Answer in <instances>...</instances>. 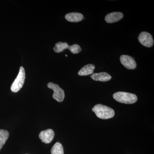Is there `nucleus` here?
Instances as JSON below:
<instances>
[{
	"label": "nucleus",
	"instance_id": "nucleus-1",
	"mask_svg": "<svg viewBox=\"0 0 154 154\" xmlns=\"http://www.w3.org/2000/svg\"><path fill=\"white\" fill-rule=\"evenodd\" d=\"M92 111L96 116L101 119H107L113 118L115 112L112 108L102 104H97L93 108Z\"/></svg>",
	"mask_w": 154,
	"mask_h": 154
},
{
	"label": "nucleus",
	"instance_id": "nucleus-2",
	"mask_svg": "<svg viewBox=\"0 0 154 154\" xmlns=\"http://www.w3.org/2000/svg\"><path fill=\"white\" fill-rule=\"evenodd\" d=\"M113 98L116 101L120 103L132 104L137 101L136 95L124 92H118L113 94Z\"/></svg>",
	"mask_w": 154,
	"mask_h": 154
},
{
	"label": "nucleus",
	"instance_id": "nucleus-3",
	"mask_svg": "<svg viewBox=\"0 0 154 154\" xmlns=\"http://www.w3.org/2000/svg\"><path fill=\"white\" fill-rule=\"evenodd\" d=\"M25 70L23 66L20 67L18 75L11 86V91L14 93H17L20 91L25 83Z\"/></svg>",
	"mask_w": 154,
	"mask_h": 154
},
{
	"label": "nucleus",
	"instance_id": "nucleus-4",
	"mask_svg": "<svg viewBox=\"0 0 154 154\" xmlns=\"http://www.w3.org/2000/svg\"><path fill=\"white\" fill-rule=\"evenodd\" d=\"M53 49L54 51L56 53L61 52L65 49H68L74 54L79 53L82 51V48L79 45L74 44L72 45H69L66 42H58L56 43Z\"/></svg>",
	"mask_w": 154,
	"mask_h": 154
},
{
	"label": "nucleus",
	"instance_id": "nucleus-5",
	"mask_svg": "<svg viewBox=\"0 0 154 154\" xmlns=\"http://www.w3.org/2000/svg\"><path fill=\"white\" fill-rule=\"evenodd\" d=\"M48 87L54 91L53 97L58 102H62L65 98L64 91L57 84L50 82L48 84Z\"/></svg>",
	"mask_w": 154,
	"mask_h": 154
},
{
	"label": "nucleus",
	"instance_id": "nucleus-6",
	"mask_svg": "<svg viewBox=\"0 0 154 154\" xmlns=\"http://www.w3.org/2000/svg\"><path fill=\"white\" fill-rule=\"evenodd\" d=\"M141 44L146 47H151L154 44V40L150 33L146 32H141L138 37Z\"/></svg>",
	"mask_w": 154,
	"mask_h": 154
},
{
	"label": "nucleus",
	"instance_id": "nucleus-7",
	"mask_svg": "<svg viewBox=\"0 0 154 154\" xmlns=\"http://www.w3.org/2000/svg\"><path fill=\"white\" fill-rule=\"evenodd\" d=\"M122 65L128 69H134L137 67V63L134 59L127 55H122L120 57Z\"/></svg>",
	"mask_w": 154,
	"mask_h": 154
},
{
	"label": "nucleus",
	"instance_id": "nucleus-8",
	"mask_svg": "<svg viewBox=\"0 0 154 154\" xmlns=\"http://www.w3.org/2000/svg\"><path fill=\"white\" fill-rule=\"evenodd\" d=\"M38 137L42 142L49 143L52 141L54 138V132L52 129H47L41 131Z\"/></svg>",
	"mask_w": 154,
	"mask_h": 154
},
{
	"label": "nucleus",
	"instance_id": "nucleus-9",
	"mask_svg": "<svg viewBox=\"0 0 154 154\" xmlns=\"http://www.w3.org/2000/svg\"><path fill=\"white\" fill-rule=\"evenodd\" d=\"M123 14L120 12H113L107 14L105 17V20L107 23H113L118 22L122 19Z\"/></svg>",
	"mask_w": 154,
	"mask_h": 154
},
{
	"label": "nucleus",
	"instance_id": "nucleus-10",
	"mask_svg": "<svg viewBox=\"0 0 154 154\" xmlns=\"http://www.w3.org/2000/svg\"><path fill=\"white\" fill-rule=\"evenodd\" d=\"M91 77L94 81L102 82H107L111 79V76L105 72L92 74Z\"/></svg>",
	"mask_w": 154,
	"mask_h": 154
},
{
	"label": "nucleus",
	"instance_id": "nucleus-11",
	"mask_svg": "<svg viewBox=\"0 0 154 154\" xmlns=\"http://www.w3.org/2000/svg\"><path fill=\"white\" fill-rule=\"evenodd\" d=\"M84 18L82 14L79 13H71L67 14L65 19L70 22H77L82 20Z\"/></svg>",
	"mask_w": 154,
	"mask_h": 154
},
{
	"label": "nucleus",
	"instance_id": "nucleus-12",
	"mask_svg": "<svg viewBox=\"0 0 154 154\" xmlns=\"http://www.w3.org/2000/svg\"><path fill=\"white\" fill-rule=\"evenodd\" d=\"M95 69V66L94 64H89L83 67L78 72V74L80 76H86L92 75L94 73Z\"/></svg>",
	"mask_w": 154,
	"mask_h": 154
},
{
	"label": "nucleus",
	"instance_id": "nucleus-13",
	"mask_svg": "<svg viewBox=\"0 0 154 154\" xmlns=\"http://www.w3.org/2000/svg\"><path fill=\"white\" fill-rule=\"evenodd\" d=\"M9 137V133L8 131L0 129V150L5 143Z\"/></svg>",
	"mask_w": 154,
	"mask_h": 154
},
{
	"label": "nucleus",
	"instance_id": "nucleus-14",
	"mask_svg": "<svg viewBox=\"0 0 154 154\" xmlns=\"http://www.w3.org/2000/svg\"><path fill=\"white\" fill-rule=\"evenodd\" d=\"M51 154H64L63 146L60 143H55L51 149Z\"/></svg>",
	"mask_w": 154,
	"mask_h": 154
},
{
	"label": "nucleus",
	"instance_id": "nucleus-15",
	"mask_svg": "<svg viewBox=\"0 0 154 154\" xmlns=\"http://www.w3.org/2000/svg\"></svg>",
	"mask_w": 154,
	"mask_h": 154
}]
</instances>
